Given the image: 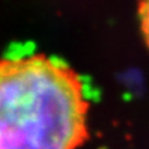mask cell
Instances as JSON below:
<instances>
[{
	"instance_id": "cell-1",
	"label": "cell",
	"mask_w": 149,
	"mask_h": 149,
	"mask_svg": "<svg viewBox=\"0 0 149 149\" xmlns=\"http://www.w3.org/2000/svg\"><path fill=\"white\" fill-rule=\"evenodd\" d=\"M77 73L44 55L0 60V149H77L88 137Z\"/></svg>"
},
{
	"instance_id": "cell-2",
	"label": "cell",
	"mask_w": 149,
	"mask_h": 149,
	"mask_svg": "<svg viewBox=\"0 0 149 149\" xmlns=\"http://www.w3.org/2000/svg\"><path fill=\"white\" fill-rule=\"evenodd\" d=\"M139 19H141L142 32L149 46V0H142L139 5Z\"/></svg>"
}]
</instances>
